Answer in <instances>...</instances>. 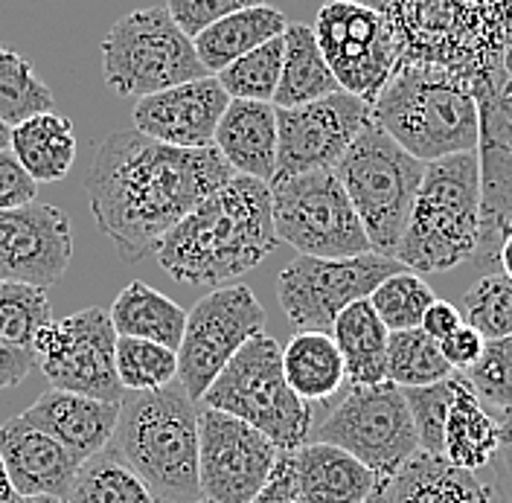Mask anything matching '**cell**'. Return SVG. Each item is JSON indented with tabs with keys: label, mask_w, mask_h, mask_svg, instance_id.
Instances as JSON below:
<instances>
[{
	"label": "cell",
	"mask_w": 512,
	"mask_h": 503,
	"mask_svg": "<svg viewBox=\"0 0 512 503\" xmlns=\"http://www.w3.org/2000/svg\"><path fill=\"white\" fill-rule=\"evenodd\" d=\"M233 175L216 146L178 149L126 128L99 143L85 189L96 230L123 262H140Z\"/></svg>",
	"instance_id": "cell-1"
},
{
	"label": "cell",
	"mask_w": 512,
	"mask_h": 503,
	"mask_svg": "<svg viewBox=\"0 0 512 503\" xmlns=\"http://www.w3.org/2000/svg\"><path fill=\"white\" fill-rule=\"evenodd\" d=\"M387 15L399 62L440 67L480 102L512 96V0H358Z\"/></svg>",
	"instance_id": "cell-2"
},
{
	"label": "cell",
	"mask_w": 512,
	"mask_h": 503,
	"mask_svg": "<svg viewBox=\"0 0 512 503\" xmlns=\"http://www.w3.org/2000/svg\"><path fill=\"white\" fill-rule=\"evenodd\" d=\"M277 245L271 187L233 175L163 236L155 256L175 283L219 288L254 271Z\"/></svg>",
	"instance_id": "cell-3"
},
{
	"label": "cell",
	"mask_w": 512,
	"mask_h": 503,
	"mask_svg": "<svg viewBox=\"0 0 512 503\" xmlns=\"http://www.w3.org/2000/svg\"><path fill=\"white\" fill-rule=\"evenodd\" d=\"M370 120L422 163L478 152V99L463 79L431 64H396Z\"/></svg>",
	"instance_id": "cell-4"
},
{
	"label": "cell",
	"mask_w": 512,
	"mask_h": 503,
	"mask_svg": "<svg viewBox=\"0 0 512 503\" xmlns=\"http://www.w3.org/2000/svg\"><path fill=\"white\" fill-rule=\"evenodd\" d=\"M108 448L143 477L158 503L201 501L198 410L181 384L126 390Z\"/></svg>",
	"instance_id": "cell-5"
},
{
	"label": "cell",
	"mask_w": 512,
	"mask_h": 503,
	"mask_svg": "<svg viewBox=\"0 0 512 503\" xmlns=\"http://www.w3.org/2000/svg\"><path fill=\"white\" fill-rule=\"evenodd\" d=\"M478 152L425 163L422 184L393 259L414 274H443L480 253Z\"/></svg>",
	"instance_id": "cell-6"
},
{
	"label": "cell",
	"mask_w": 512,
	"mask_h": 503,
	"mask_svg": "<svg viewBox=\"0 0 512 503\" xmlns=\"http://www.w3.org/2000/svg\"><path fill=\"white\" fill-rule=\"evenodd\" d=\"M332 172L370 239V251L393 259L414 207L416 189L422 184L425 163L408 155L370 120Z\"/></svg>",
	"instance_id": "cell-7"
},
{
	"label": "cell",
	"mask_w": 512,
	"mask_h": 503,
	"mask_svg": "<svg viewBox=\"0 0 512 503\" xmlns=\"http://www.w3.org/2000/svg\"><path fill=\"white\" fill-rule=\"evenodd\" d=\"M201 402L204 408L248 422L274 442L280 454L297 451L312 434V405L288 387L283 346L268 335H256L242 346L207 387Z\"/></svg>",
	"instance_id": "cell-8"
},
{
	"label": "cell",
	"mask_w": 512,
	"mask_h": 503,
	"mask_svg": "<svg viewBox=\"0 0 512 503\" xmlns=\"http://www.w3.org/2000/svg\"><path fill=\"white\" fill-rule=\"evenodd\" d=\"M102 79L117 96L143 99L192 79L210 76L166 6L134 9L102 38Z\"/></svg>",
	"instance_id": "cell-9"
},
{
	"label": "cell",
	"mask_w": 512,
	"mask_h": 503,
	"mask_svg": "<svg viewBox=\"0 0 512 503\" xmlns=\"http://www.w3.org/2000/svg\"><path fill=\"white\" fill-rule=\"evenodd\" d=\"M271 187V216L280 242L303 256L370 253V239L332 169L303 172Z\"/></svg>",
	"instance_id": "cell-10"
},
{
	"label": "cell",
	"mask_w": 512,
	"mask_h": 503,
	"mask_svg": "<svg viewBox=\"0 0 512 503\" xmlns=\"http://www.w3.org/2000/svg\"><path fill=\"white\" fill-rule=\"evenodd\" d=\"M318 440L350 451L379 483H387L419 451L405 393L393 381L350 387L320 422Z\"/></svg>",
	"instance_id": "cell-11"
},
{
	"label": "cell",
	"mask_w": 512,
	"mask_h": 503,
	"mask_svg": "<svg viewBox=\"0 0 512 503\" xmlns=\"http://www.w3.org/2000/svg\"><path fill=\"white\" fill-rule=\"evenodd\" d=\"M402 268L373 251L338 259L297 253L277 277V300L297 332H332L335 317L347 306L367 300L376 285Z\"/></svg>",
	"instance_id": "cell-12"
},
{
	"label": "cell",
	"mask_w": 512,
	"mask_h": 503,
	"mask_svg": "<svg viewBox=\"0 0 512 503\" xmlns=\"http://www.w3.org/2000/svg\"><path fill=\"white\" fill-rule=\"evenodd\" d=\"M312 32L341 91L373 105L399 64V44L387 15L358 0H326Z\"/></svg>",
	"instance_id": "cell-13"
},
{
	"label": "cell",
	"mask_w": 512,
	"mask_h": 503,
	"mask_svg": "<svg viewBox=\"0 0 512 503\" xmlns=\"http://www.w3.org/2000/svg\"><path fill=\"white\" fill-rule=\"evenodd\" d=\"M262 329L265 309L248 285H219L192 306L178 346V381L192 402L207 393L230 358Z\"/></svg>",
	"instance_id": "cell-14"
},
{
	"label": "cell",
	"mask_w": 512,
	"mask_h": 503,
	"mask_svg": "<svg viewBox=\"0 0 512 503\" xmlns=\"http://www.w3.org/2000/svg\"><path fill=\"white\" fill-rule=\"evenodd\" d=\"M35 358L56 390L120 405L126 387L117 378V332L108 309H82L50 323L38 341Z\"/></svg>",
	"instance_id": "cell-15"
},
{
	"label": "cell",
	"mask_w": 512,
	"mask_h": 503,
	"mask_svg": "<svg viewBox=\"0 0 512 503\" xmlns=\"http://www.w3.org/2000/svg\"><path fill=\"white\" fill-rule=\"evenodd\" d=\"M280 451L248 422L198 410V486L210 503H248L265 486Z\"/></svg>",
	"instance_id": "cell-16"
},
{
	"label": "cell",
	"mask_w": 512,
	"mask_h": 503,
	"mask_svg": "<svg viewBox=\"0 0 512 503\" xmlns=\"http://www.w3.org/2000/svg\"><path fill=\"white\" fill-rule=\"evenodd\" d=\"M367 123L370 105L347 91H335L297 108H277L274 181L318 169H335Z\"/></svg>",
	"instance_id": "cell-17"
},
{
	"label": "cell",
	"mask_w": 512,
	"mask_h": 503,
	"mask_svg": "<svg viewBox=\"0 0 512 503\" xmlns=\"http://www.w3.org/2000/svg\"><path fill=\"white\" fill-rule=\"evenodd\" d=\"M73 256V227L53 204L0 210V280L53 288Z\"/></svg>",
	"instance_id": "cell-18"
},
{
	"label": "cell",
	"mask_w": 512,
	"mask_h": 503,
	"mask_svg": "<svg viewBox=\"0 0 512 503\" xmlns=\"http://www.w3.org/2000/svg\"><path fill=\"white\" fill-rule=\"evenodd\" d=\"M230 96L224 94L216 76H201L184 85L137 99L131 120L134 128L152 140L178 149L213 146L216 126L222 120Z\"/></svg>",
	"instance_id": "cell-19"
},
{
	"label": "cell",
	"mask_w": 512,
	"mask_h": 503,
	"mask_svg": "<svg viewBox=\"0 0 512 503\" xmlns=\"http://www.w3.org/2000/svg\"><path fill=\"white\" fill-rule=\"evenodd\" d=\"M21 419L59 442L82 466L111 442L120 419V405L50 387L21 413Z\"/></svg>",
	"instance_id": "cell-20"
},
{
	"label": "cell",
	"mask_w": 512,
	"mask_h": 503,
	"mask_svg": "<svg viewBox=\"0 0 512 503\" xmlns=\"http://www.w3.org/2000/svg\"><path fill=\"white\" fill-rule=\"evenodd\" d=\"M0 457L21 498L47 495L67 501L79 463L56 440L27 425L21 416L0 425Z\"/></svg>",
	"instance_id": "cell-21"
},
{
	"label": "cell",
	"mask_w": 512,
	"mask_h": 503,
	"mask_svg": "<svg viewBox=\"0 0 512 503\" xmlns=\"http://www.w3.org/2000/svg\"><path fill=\"white\" fill-rule=\"evenodd\" d=\"M213 146L236 175L271 184L277 169V108L271 102L230 99Z\"/></svg>",
	"instance_id": "cell-22"
},
{
	"label": "cell",
	"mask_w": 512,
	"mask_h": 503,
	"mask_svg": "<svg viewBox=\"0 0 512 503\" xmlns=\"http://www.w3.org/2000/svg\"><path fill=\"white\" fill-rule=\"evenodd\" d=\"M291 469L303 503H364L379 489L376 474L329 442H306L291 451Z\"/></svg>",
	"instance_id": "cell-23"
},
{
	"label": "cell",
	"mask_w": 512,
	"mask_h": 503,
	"mask_svg": "<svg viewBox=\"0 0 512 503\" xmlns=\"http://www.w3.org/2000/svg\"><path fill=\"white\" fill-rule=\"evenodd\" d=\"M384 503H492V489L475 472L451 466L446 457L416 451L382 483Z\"/></svg>",
	"instance_id": "cell-24"
},
{
	"label": "cell",
	"mask_w": 512,
	"mask_h": 503,
	"mask_svg": "<svg viewBox=\"0 0 512 503\" xmlns=\"http://www.w3.org/2000/svg\"><path fill=\"white\" fill-rule=\"evenodd\" d=\"M501 445V422L483 408L475 387L466 381L463 373L454 378V399L446 416L443 431V457L451 466L478 472L489 466Z\"/></svg>",
	"instance_id": "cell-25"
},
{
	"label": "cell",
	"mask_w": 512,
	"mask_h": 503,
	"mask_svg": "<svg viewBox=\"0 0 512 503\" xmlns=\"http://www.w3.org/2000/svg\"><path fill=\"white\" fill-rule=\"evenodd\" d=\"M286 27V15L280 9L259 3V6L239 9L222 21L210 24L207 30L192 38V44H195V53L204 64V70L210 76H216L219 70H224L230 62H236L239 56L262 47L271 38H280Z\"/></svg>",
	"instance_id": "cell-26"
},
{
	"label": "cell",
	"mask_w": 512,
	"mask_h": 503,
	"mask_svg": "<svg viewBox=\"0 0 512 503\" xmlns=\"http://www.w3.org/2000/svg\"><path fill=\"white\" fill-rule=\"evenodd\" d=\"M9 152L27 169V175L35 184L64 181L76 158L73 123L56 111L35 114L30 120L12 126Z\"/></svg>",
	"instance_id": "cell-27"
},
{
	"label": "cell",
	"mask_w": 512,
	"mask_h": 503,
	"mask_svg": "<svg viewBox=\"0 0 512 503\" xmlns=\"http://www.w3.org/2000/svg\"><path fill=\"white\" fill-rule=\"evenodd\" d=\"M332 341L344 358L350 387H370L387 381V326L373 312L370 300L347 306L332 323Z\"/></svg>",
	"instance_id": "cell-28"
},
{
	"label": "cell",
	"mask_w": 512,
	"mask_h": 503,
	"mask_svg": "<svg viewBox=\"0 0 512 503\" xmlns=\"http://www.w3.org/2000/svg\"><path fill=\"white\" fill-rule=\"evenodd\" d=\"M108 315H111L114 332L120 338L155 341V344L169 346L175 352L181 346L184 326H187V312L175 300H169L158 288L140 283V280L128 283L117 294Z\"/></svg>",
	"instance_id": "cell-29"
},
{
	"label": "cell",
	"mask_w": 512,
	"mask_h": 503,
	"mask_svg": "<svg viewBox=\"0 0 512 503\" xmlns=\"http://www.w3.org/2000/svg\"><path fill=\"white\" fill-rule=\"evenodd\" d=\"M341 91L323 59L318 38L306 24H288L283 32V73L274 94V108H297Z\"/></svg>",
	"instance_id": "cell-30"
},
{
	"label": "cell",
	"mask_w": 512,
	"mask_h": 503,
	"mask_svg": "<svg viewBox=\"0 0 512 503\" xmlns=\"http://www.w3.org/2000/svg\"><path fill=\"white\" fill-rule=\"evenodd\" d=\"M288 387L309 405L332 399L344 381V358L329 332H297L283 349Z\"/></svg>",
	"instance_id": "cell-31"
},
{
	"label": "cell",
	"mask_w": 512,
	"mask_h": 503,
	"mask_svg": "<svg viewBox=\"0 0 512 503\" xmlns=\"http://www.w3.org/2000/svg\"><path fill=\"white\" fill-rule=\"evenodd\" d=\"M64 503H158V498L143 477L105 445L79 466Z\"/></svg>",
	"instance_id": "cell-32"
},
{
	"label": "cell",
	"mask_w": 512,
	"mask_h": 503,
	"mask_svg": "<svg viewBox=\"0 0 512 503\" xmlns=\"http://www.w3.org/2000/svg\"><path fill=\"white\" fill-rule=\"evenodd\" d=\"M454 376L440 341L425 335L419 326L390 332L387 338V381L396 387H428Z\"/></svg>",
	"instance_id": "cell-33"
},
{
	"label": "cell",
	"mask_w": 512,
	"mask_h": 503,
	"mask_svg": "<svg viewBox=\"0 0 512 503\" xmlns=\"http://www.w3.org/2000/svg\"><path fill=\"white\" fill-rule=\"evenodd\" d=\"M53 108L56 96L35 76L32 64L0 44V120L12 128Z\"/></svg>",
	"instance_id": "cell-34"
},
{
	"label": "cell",
	"mask_w": 512,
	"mask_h": 503,
	"mask_svg": "<svg viewBox=\"0 0 512 503\" xmlns=\"http://www.w3.org/2000/svg\"><path fill=\"white\" fill-rule=\"evenodd\" d=\"M280 73H283V35L265 41L262 47H256L245 56H239L236 62H230L224 70H219L216 79L230 99H251V102H271L274 105Z\"/></svg>",
	"instance_id": "cell-35"
},
{
	"label": "cell",
	"mask_w": 512,
	"mask_h": 503,
	"mask_svg": "<svg viewBox=\"0 0 512 503\" xmlns=\"http://www.w3.org/2000/svg\"><path fill=\"white\" fill-rule=\"evenodd\" d=\"M53 323L47 288L0 280V338L9 344L32 349L38 335Z\"/></svg>",
	"instance_id": "cell-36"
},
{
	"label": "cell",
	"mask_w": 512,
	"mask_h": 503,
	"mask_svg": "<svg viewBox=\"0 0 512 503\" xmlns=\"http://www.w3.org/2000/svg\"><path fill=\"white\" fill-rule=\"evenodd\" d=\"M367 300H370L379 320L387 326V332H402V329H416L422 323L425 309L437 297H434L431 285L425 283L419 274L402 268V271L390 274L387 280L376 285Z\"/></svg>",
	"instance_id": "cell-37"
},
{
	"label": "cell",
	"mask_w": 512,
	"mask_h": 503,
	"mask_svg": "<svg viewBox=\"0 0 512 503\" xmlns=\"http://www.w3.org/2000/svg\"><path fill=\"white\" fill-rule=\"evenodd\" d=\"M117 378L126 390H160L178 378V352L169 346L117 335Z\"/></svg>",
	"instance_id": "cell-38"
},
{
	"label": "cell",
	"mask_w": 512,
	"mask_h": 503,
	"mask_svg": "<svg viewBox=\"0 0 512 503\" xmlns=\"http://www.w3.org/2000/svg\"><path fill=\"white\" fill-rule=\"evenodd\" d=\"M463 323L478 329L483 341L512 335V277L486 274L463 294Z\"/></svg>",
	"instance_id": "cell-39"
},
{
	"label": "cell",
	"mask_w": 512,
	"mask_h": 503,
	"mask_svg": "<svg viewBox=\"0 0 512 503\" xmlns=\"http://www.w3.org/2000/svg\"><path fill=\"white\" fill-rule=\"evenodd\" d=\"M454 378L457 373L428 387H402L411 419H414L416 437H419V451L443 457V431H446V416L454 399Z\"/></svg>",
	"instance_id": "cell-40"
},
{
	"label": "cell",
	"mask_w": 512,
	"mask_h": 503,
	"mask_svg": "<svg viewBox=\"0 0 512 503\" xmlns=\"http://www.w3.org/2000/svg\"><path fill=\"white\" fill-rule=\"evenodd\" d=\"M463 376L475 387L480 402H489L501 413H512V335L486 341L478 364H472Z\"/></svg>",
	"instance_id": "cell-41"
},
{
	"label": "cell",
	"mask_w": 512,
	"mask_h": 503,
	"mask_svg": "<svg viewBox=\"0 0 512 503\" xmlns=\"http://www.w3.org/2000/svg\"><path fill=\"white\" fill-rule=\"evenodd\" d=\"M265 0H166V12L172 15V21L195 38L198 32H204L210 24L222 21L227 15L239 12V9H251Z\"/></svg>",
	"instance_id": "cell-42"
},
{
	"label": "cell",
	"mask_w": 512,
	"mask_h": 503,
	"mask_svg": "<svg viewBox=\"0 0 512 503\" xmlns=\"http://www.w3.org/2000/svg\"><path fill=\"white\" fill-rule=\"evenodd\" d=\"M38 198V184L9 149H0V210H15Z\"/></svg>",
	"instance_id": "cell-43"
},
{
	"label": "cell",
	"mask_w": 512,
	"mask_h": 503,
	"mask_svg": "<svg viewBox=\"0 0 512 503\" xmlns=\"http://www.w3.org/2000/svg\"><path fill=\"white\" fill-rule=\"evenodd\" d=\"M483 338L478 329H472L469 323H460L448 338L440 341V349L446 355V361L451 364L454 373H466L472 364H478L480 352H483Z\"/></svg>",
	"instance_id": "cell-44"
},
{
	"label": "cell",
	"mask_w": 512,
	"mask_h": 503,
	"mask_svg": "<svg viewBox=\"0 0 512 503\" xmlns=\"http://www.w3.org/2000/svg\"><path fill=\"white\" fill-rule=\"evenodd\" d=\"M248 503H303L300 492H297V483H294L291 451H283L277 457V466H274L271 477L265 480V486Z\"/></svg>",
	"instance_id": "cell-45"
},
{
	"label": "cell",
	"mask_w": 512,
	"mask_h": 503,
	"mask_svg": "<svg viewBox=\"0 0 512 503\" xmlns=\"http://www.w3.org/2000/svg\"><path fill=\"white\" fill-rule=\"evenodd\" d=\"M501 445L489 460L501 503H512V413H501Z\"/></svg>",
	"instance_id": "cell-46"
},
{
	"label": "cell",
	"mask_w": 512,
	"mask_h": 503,
	"mask_svg": "<svg viewBox=\"0 0 512 503\" xmlns=\"http://www.w3.org/2000/svg\"><path fill=\"white\" fill-rule=\"evenodd\" d=\"M35 367H38V358L32 349H21L0 338V390L21 384Z\"/></svg>",
	"instance_id": "cell-47"
},
{
	"label": "cell",
	"mask_w": 512,
	"mask_h": 503,
	"mask_svg": "<svg viewBox=\"0 0 512 503\" xmlns=\"http://www.w3.org/2000/svg\"><path fill=\"white\" fill-rule=\"evenodd\" d=\"M460 323H463V315H460V309H457L454 303L434 300V303L425 309L419 329H422L425 335H431L434 341H443V338H448Z\"/></svg>",
	"instance_id": "cell-48"
},
{
	"label": "cell",
	"mask_w": 512,
	"mask_h": 503,
	"mask_svg": "<svg viewBox=\"0 0 512 503\" xmlns=\"http://www.w3.org/2000/svg\"><path fill=\"white\" fill-rule=\"evenodd\" d=\"M489 262H495V265L501 268V274L512 277V227L501 236V242L495 245V253H492Z\"/></svg>",
	"instance_id": "cell-49"
},
{
	"label": "cell",
	"mask_w": 512,
	"mask_h": 503,
	"mask_svg": "<svg viewBox=\"0 0 512 503\" xmlns=\"http://www.w3.org/2000/svg\"><path fill=\"white\" fill-rule=\"evenodd\" d=\"M18 501H21V495L15 492V486H12V480H9V474H6V466H3V457H0V503Z\"/></svg>",
	"instance_id": "cell-50"
},
{
	"label": "cell",
	"mask_w": 512,
	"mask_h": 503,
	"mask_svg": "<svg viewBox=\"0 0 512 503\" xmlns=\"http://www.w3.org/2000/svg\"><path fill=\"white\" fill-rule=\"evenodd\" d=\"M9 134H12V128L0 120V149H9Z\"/></svg>",
	"instance_id": "cell-51"
},
{
	"label": "cell",
	"mask_w": 512,
	"mask_h": 503,
	"mask_svg": "<svg viewBox=\"0 0 512 503\" xmlns=\"http://www.w3.org/2000/svg\"><path fill=\"white\" fill-rule=\"evenodd\" d=\"M18 503H64L59 498H47V495H32V498H21Z\"/></svg>",
	"instance_id": "cell-52"
},
{
	"label": "cell",
	"mask_w": 512,
	"mask_h": 503,
	"mask_svg": "<svg viewBox=\"0 0 512 503\" xmlns=\"http://www.w3.org/2000/svg\"><path fill=\"white\" fill-rule=\"evenodd\" d=\"M364 503H384L382 483H379V489H376V492H373V495H370V498H367V501H364Z\"/></svg>",
	"instance_id": "cell-53"
},
{
	"label": "cell",
	"mask_w": 512,
	"mask_h": 503,
	"mask_svg": "<svg viewBox=\"0 0 512 503\" xmlns=\"http://www.w3.org/2000/svg\"><path fill=\"white\" fill-rule=\"evenodd\" d=\"M195 503H210V501H204V498H201V501H195Z\"/></svg>",
	"instance_id": "cell-54"
}]
</instances>
